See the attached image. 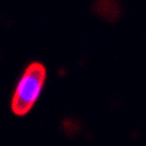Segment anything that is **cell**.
<instances>
[{"label":"cell","instance_id":"1","mask_svg":"<svg viewBox=\"0 0 146 146\" xmlns=\"http://www.w3.org/2000/svg\"><path fill=\"white\" fill-rule=\"evenodd\" d=\"M44 79L45 69L38 62L28 64V67L23 70L10 101V110L16 115H25L31 110L35 100L38 98Z\"/></svg>","mask_w":146,"mask_h":146}]
</instances>
